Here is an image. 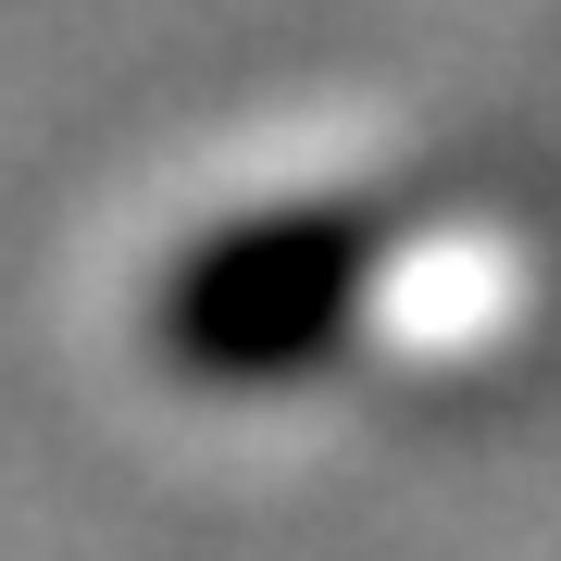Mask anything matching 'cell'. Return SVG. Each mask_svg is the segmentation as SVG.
<instances>
[{"instance_id":"cell-1","label":"cell","mask_w":561,"mask_h":561,"mask_svg":"<svg viewBox=\"0 0 561 561\" xmlns=\"http://www.w3.org/2000/svg\"><path fill=\"white\" fill-rule=\"evenodd\" d=\"M387 250H400V201L387 187H362V201L324 187V201L225 213L150 287V350L187 387H300V375L337 362L362 300L387 287Z\"/></svg>"}]
</instances>
